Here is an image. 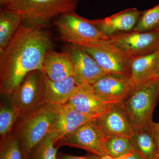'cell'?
<instances>
[{"label": "cell", "instance_id": "cell-1", "mask_svg": "<svg viewBox=\"0 0 159 159\" xmlns=\"http://www.w3.org/2000/svg\"><path fill=\"white\" fill-rule=\"evenodd\" d=\"M42 25H21L0 54V92L10 96L31 71H43L42 63L53 42Z\"/></svg>", "mask_w": 159, "mask_h": 159}, {"label": "cell", "instance_id": "cell-2", "mask_svg": "<svg viewBox=\"0 0 159 159\" xmlns=\"http://www.w3.org/2000/svg\"><path fill=\"white\" fill-rule=\"evenodd\" d=\"M58 106L45 103L30 113L20 117L11 131L17 138L25 159L51 131L57 119Z\"/></svg>", "mask_w": 159, "mask_h": 159}, {"label": "cell", "instance_id": "cell-3", "mask_svg": "<svg viewBox=\"0 0 159 159\" xmlns=\"http://www.w3.org/2000/svg\"><path fill=\"white\" fill-rule=\"evenodd\" d=\"M159 98V78L155 77L135 87L121 101L133 130L150 124Z\"/></svg>", "mask_w": 159, "mask_h": 159}, {"label": "cell", "instance_id": "cell-4", "mask_svg": "<svg viewBox=\"0 0 159 159\" xmlns=\"http://www.w3.org/2000/svg\"><path fill=\"white\" fill-rule=\"evenodd\" d=\"M79 0H11L3 9L16 12L31 25H43L52 18L75 11Z\"/></svg>", "mask_w": 159, "mask_h": 159}, {"label": "cell", "instance_id": "cell-5", "mask_svg": "<svg viewBox=\"0 0 159 159\" xmlns=\"http://www.w3.org/2000/svg\"><path fill=\"white\" fill-rule=\"evenodd\" d=\"M46 75L35 70L29 73L10 97L11 105L20 117L46 103Z\"/></svg>", "mask_w": 159, "mask_h": 159}, {"label": "cell", "instance_id": "cell-6", "mask_svg": "<svg viewBox=\"0 0 159 159\" xmlns=\"http://www.w3.org/2000/svg\"><path fill=\"white\" fill-rule=\"evenodd\" d=\"M54 24L61 39L71 44L79 45L96 41L107 40L109 38L91 20L81 17L75 11L60 15Z\"/></svg>", "mask_w": 159, "mask_h": 159}, {"label": "cell", "instance_id": "cell-7", "mask_svg": "<svg viewBox=\"0 0 159 159\" xmlns=\"http://www.w3.org/2000/svg\"><path fill=\"white\" fill-rule=\"evenodd\" d=\"M94 58L107 74L130 77L131 58L107 40H99L79 45Z\"/></svg>", "mask_w": 159, "mask_h": 159}, {"label": "cell", "instance_id": "cell-8", "mask_svg": "<svg viewBox=\"0 0 159 159\" xmlns=\"http://www.w3.org/2000/svg\"><path fill=\"white\" fill-rule=\"evenodd\" d=\"M97 119L87 122L68 135L57 141L55 144L59 148L68 146L84 149L99 157L107 155L106 137Z\"/></svg>", "mask_w": 159, "mask_h": 159}, {"label": "cell", "instance_id": "cell-9", "mask_svg": "<svg viewBox=\"0 0 159 159\" xmlns=\"http://www.w3.org/2000/svg\"><path fill=\"white\" fill-rule=\"evenodd\" d=\"M107 41L130 58L141 57L159 48V30L131 31L111 36Z\"/></svg>", "mask_w": 159, "mask_h": 159}, {"label": "cell", "instance_id": "cell-10", "mask_svg": "<svg viewBox=\"0 0 159 159\" xmlns=\"http://www.w3.org/2000/svg\"><path fill=\"white\" fill-rule=\"evenodd\" d=\"M74 71V76L80 86L91 85L106 73L96 61L82 47L69 44L65 49Z\"/></svg>", "mask_w": 159, "mask_h": 159}, {"label": "cell", "instance_id": "cell-11", "mask_svg": "<svg viewBox=\"0 0 159 159\" xmlns=\"http://www.w3.org/2000/svg\"><path fill=\"white\" fill-rule=\"evenodd\" d=\"M97 121L106 139L115 136L129 138L133 132L130 119L121 102L111 104Z\"/></svg>", "mask_w": 159, "mask_h": 159}, {"label": "cell", "instance_id": "cell-12", "mask_svg": "<svg viewBox=\"0 0 159 159\" xmlns=\"http://www.w3.org/2000/svg\"><path fill=\"white\" fill-rule=\"evenodd\" d=\"M99 97L112 102H121L135 87L130 77L108 74L90 85Z\"/></svg>", "mask_w": 159, "mask_h": 159}, {"label": "cell", "instance_id": "cell-13", "mask_svg": "<svg viewBox=\"0 0 159 159\" xmlns=\"http://www.w3.org/2000/svg\"><path fill=\"white\" fill-rule=\"evenodd\" d=\"M142 12L136 8H130L109 17L91 20V21L106 36L109 37L133 31Z\"/></svg>", "mask_w": 159, "mask_h": 159}, {"label": "cell", "instance_id": "cell-14", "mask_svg": "<svg viewBox=\"0 0 159 159\" xmlns=\"http://www.w3.org/2000/svg\"><path fill=\"white\" fill-rule=\"evenodd\" d=\"M115 102L99 97L87 84L80 86L67 103L82 113L100 117Z\"/></svg>", "mask_w": 159, "mask_h": 159}, {"label": "cell", "instance_id": "cell-15", "mask_svg": "<svg viewBox=\"0 0 159 159\" xmlns=\"http://www.w3.org/2000/svg\"><path fill=\"white\" fill-rule=\"evenodd\" d=\"M99 118L82 113L66 103L58 106L57 119L50 132L57 134V142L87 122Z\"/></svg>", "mask_w": 159, "mask_h": 159}, {"label": "cell", "instance_id": "cell-16", "mask_svg": "<svg viewBox=\"0 0 159 159\" xmlns=\"http://www.w3.org/2000/svg\"><path fill=\"white\" fill-rule=\"evenodd\" d=\"M43 72L52 81H61L74 76L70 60L65 51H54L52 49L46 53L42 63Z\"/></svg>", "mask_w": 159, "mask_h": 159}, {"label": "cell", "instance_id": "cell-17", "mask_svg": "<svg viewBox=\"0 0 159 159\" xmlns=\"http://www.w3.org/2000/svg\"><path fill=\"white\" fill-rule=\"evenodd\" d=\"M130 78L134 86L158 77L159 48L152 53L130 59Z\"/></svg>", "mask_w": 159, "mask_h": 159}, {"label": "cell", "instance_id": "cell-18", "mask_svg": "<svg viewBox=\"0 0 159 159\" xmlns=\"http://www.w3.org/2000/svg\"><path fill=\"white\" fill-rule=\"evenodd\" d=\"M80 85L74 76L61 81H52L46 76V103L60 106L69 102Z\"/></svg>", "mask_w": 159, "mask_h": 159}, {"label": "cell", "instance_id": "cell-19", "mask_svg": "<svg viewBox=\"0 0 159 159\" xmlns=\"http://www.w3.org/2000/svg\"><path fill=\"white\" fill-rule=\"evenodd\" d=\"M131 150L144 159L158 158L156 145L150 124L133 130L129 138Z\"/></svg>", "mask_w": 159, "mask_h": 159}, {"label": "cell", "instance_id": "cell-20", "mask_svg": "<svg viewBox=\"0 0 159 159\" xmlns=\"http://www.w3.org/2000/svg\"><path fill=\"white\" fill-rule=\"evenodd\" d=\"M22 18L16 12L1 9L0 12V54L11 41L23 21Z\"/></svg>", "mask_w": 159, "mask_h": 159}, {"label": "cell", "instance_id": "cell-21", "mask_svg": "<svg viewBox=\"0 0 159 159\" xmlns=\"http://www.w3.org/2000/svg\"><path fill=\"white\" fill-rule=\"evenodd\" d=\"M57 134L50 132L32 150L29 159H57Z\"/></svg>", "mask_w": 159, "mask_h": 159}, {"label": "cell", "instance_id": "cell-22", "mask_svg": "<svg viewBox=\"0 0 159 159\" xmlns=\"http://www.w3.org/2000/svg\"><path fill=\"white\" fill-rule=\"evenodd\" d=\"M0 159H25L19 141L11 132L1 140Z\"/></svg>", "mask_w": 159, "mask_h": 159}, {"label": "cell", "instance_id": "cell-23", "mask_svg": "<svg viewBox=\"0 0 159 159\" xmlns=\"http://www.w3.org/2000/svg\"><path fill=\"white\" fill-rule=\"evenodd\" d=\"M159 30V4L142 11L133 31L148 32Z\"/></svg>", "mask_w": 159, "mask_h": 159}, {"label": "cell", "instance_id": "cell-24", "mask_svg": "<svg viewBox=\"0 0 159 159\" xmlns=\"http://www.w3.org/2000/svg\"><path fill=\"white\" fill-rule=\"evenodd\" d=\"M20 118L17 113L11 105L1 103L0 108V136L1 140L6 138L11 132L15 124Z\"/></svg>", "mask_w": 159, "mask_h": 159}, {"label": "cell", "instance_id": "cell-25", "mask_svg": "<svg viewBox=\"0 0 159 159\" xmlns=\"http://www.w3.org/2000/svg\"><path fill=\"white\" fill-rule=\"evenodd\" d=\"M107 155L120 157L131 152L128 137L115 136L107 138L105 144Z\"/></svg>", "mask_w": 159, "mask_h": 159}, {"label": "cell", "instance_id": "cell-26", "mask_svg": "<svg viewBox=\"0 0 159 159\" xmlns=\"http://www.w3.org/2000/svg\"><path fill=\"white\" fill-rule=\"evenodd\" d=\"M150 127L156 145L158 159H159V122L152 121Z\"/></svg>", "mask_w": 159, "mask_h": 159}, {"label": "cell", "instance_id": "cell-27", "mask_svg": "<svg viewBox=\"0 0 159 159\" xmlns=\"http://www.w3.org/2000/svg\"><path fill=\"white\" fill-rule=\"evenodd\" d=\"M99 157L94 154L78 157L61 153L57 156V159H99Z\"/></svg>", "mask_w": 159, "mask_h": 159}, {"label": "cell", "instance_id": "cell-28", "mask_svg": "<svg viewBox=\"0 0 159 159\" xmlns=\"http://www.w3.org/2000/svg\"><path fill=\"white\" fill-rule=\"evenodd\" d=\"M131 152L132 151L129 152L128 153L126 154L125 155L123 156L120 157L114 158L109 156L105 155L104 156L99 157V159H125L126 157H128L131 153Z\"/></svg>", "mask_w": 159, "mask_h": 159}, {"label": "cell", "instance_id": "cell-29", "mask_svg": "<svg viewBox=\"0 0 159 159\" xmlns=\"http://www.w3.org/2000/svg\"><path fill=\"white\" fill-rule=\"evenodd\" d=\"M125 159H144L142 158V157L139 156V155L137 154V153L132 152L128 156V157H126Z\"/></svg>", "mask_w": 159, "mask_h": 159}, {"label": "cell", "instance_id": "cell-30", "mask_svg": "<svg viewBox=\"0 0 159 159\" xmlns=\"http://www.w3.org/2000/svg\"><path fill=\"white\" fill-rule=\"evenodd\" d=\"M11 0H0L1 6L4 7L10 2Z\"/></svg>", "mask_w": 159, "mask_h": 159}, {"label": "cell", "instance_id": "cell-31", "mask_svg": "<svg viewBox=\"0 0 159 159\" xmlns=\"http://www.w3.org/2000/svg\"><path fill=\"white\" fill-rule=\"evenodd\" d=\"M158 77L159 78V71H158Z\"/></svg>", "mask_w": 159, "mask_h": 159}, {"label": "cell", "instance_id": "cell-32", "mask_svg": "<svg viewBox=\"0 0 159 159\" xmlns=\"http://www.w3.org/2000/svg\"><path fill=\"white\" fill-rule=\"evenodd\" d=\"M157 159H158V158H157Z\"/></svg>", "mask_w": 159, "mask_h": 159}]
</instances>
